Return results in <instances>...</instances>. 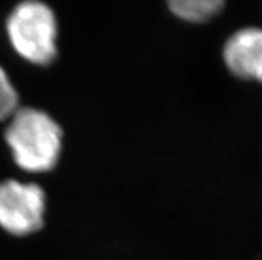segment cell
Returning <instances> with one entry per match:
<instances>
[{
  "label": "cell",
  "mask_w": 262,
  "mask_h": 260,
  "mask_svg": "<svg viewBox=\"0 0 262 260\" xmlns=\"http://www.w3.org/2000/svg\"><path fill=\"white\" fill-rule=\"evenodd\" d=\"M4 138L13 161L24 172H51L59 162L63 132L59 124L40 109H17L11 115Z\"/></svg>",
  "instance_id": "obj_1"
},
{
  "label": "cell",
  "mask_w": 262,
  "mask_h": 260,
  "mask_svg": "<svg viewBox=\"0 0 262 260\" xmlns=\"http://www.w3.org/2000/svg\"><path fill=\"white\" fill-rule=\"evenodd\" d=\"M7 36L15 52L35 65H50L57 57V21L41 2L19 3L7 17Z\"/></svg>",
  "instance_id": "obj_2"
},
{
  "label": "cell",
  "mask_w": 262,
  "mask_h": 260,
  "mask_svg": "<svg viewBox=\"0 0 262 260\" xmlns=\"http://www.w3.org/2000/svg\"><path fill=\"white\" fill-rule=\"evenodd\" d=\"M47 199L39 184L16 179L0 182V227L15 237H27L44 224Z\"/></svg>",
  "instance_id": "obj_3"
},
{
  "label": "cell",
  "mask_w": 262,
  "mask_h": 260,
  "mask_svg": "<svg viewBox=\"0 0 262 260\" xmlns=\"http://www.w3.org/2000/svg\"><path fill=\"white\" fill-rule=\"evenodd\" d=\"M223 56L234 76L262 83V28L246 27L236 31L226 40Z\"/></svg>",
  "instance_id": "obj_4"
},
{
  "label": "cell",
  "mask_w": 262,
  "mask_h": 260,
  "mask_svg": "<svg viewBox=\"0 0 262 260\" xmlns=\"http://www.w3.org/2000/svg\"><path fill=\"white\" fill-rule=\"evenodd\" d=\"M168 6L179 19L189 23H206L223 11L225 3L221 0H173Z\"/></svg>",
  "instance_id": "obj_5"
},
{
  "label": "cell",
  "mask_w": 262,
  "mask_h": 260,
  "mask_svg": "<svg viewBox=\"0 0 262 260\" xmlns=\"http://www.w3.org/2000/svg\"><path fill=\"white\" fill-rule=\"evenodd\" d=\"M19 109V93L6 70L0 66V121L10 120Z\"/></svg>",
  "instance_id": "obj_6"
}]
</instances>
